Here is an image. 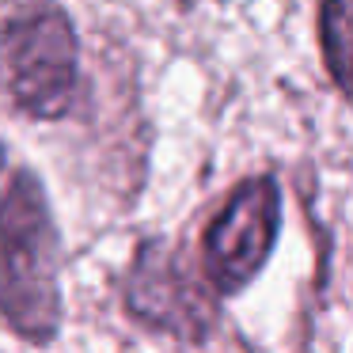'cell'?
I'll return each mask as SVG.
<instances>
[{
    "label": "cell",
    "mask_w": 353,
    "mask_h": 353,
    "mask_svg": "<svg viewBox=\"0 0 353 353\" xmlns=\"http://www.w3.org/2000/svg\"><path fill=\"white\" fill-rule=\"evenodd\" d=\"M61 254L46 194L31 171L0 201V315L16 334L46 342L61 323Z\"/></svg>",
    "instance_id": "cell-1"
},
{
    "label": "cell",
    "mask_w": 353,
    "mask_h": 353,
    "mask_svg": "<svg viewBox=\"0 0 353 353\" xmlns=\"http://www.w3.org/2000/svg\"><path fill=\"white\" fill-rule=\"evenodd\" d=\"M0 77L12 103L34 118H57L77 92V34L61 8H23L0 27Z\"/></svg>",
    "instance_id": "cell-2"
},
{
    "label": "cell",
    "mask_w": 353,
    "mask_h": 353,
    "mask_svg": "<svg viewBox=\"0 0 353 353\" xmlns=\"http://www.w3.org/2000/svg\"><path fill=\"white\" fill-rule=\"evenodd\" d=\"M281 228V190L274 179H251L228 198L201 239L205 277L216 292H236L259 274Z\"/></svg>",
    "instance_id": "cell-3"
},
{
    "label": "cell",
    "mask_w": 353,
    "mask_h": 353,
    "mask_svg": "<svg viewBox=\"0 0 353 353\" xmlns=\"http://www.w3.org/2000/svg\"><path fill=\"white\" fill-rule=\"evenodd\" d=\"M125 296H130L133 315L163 330H175L183 338H201L213 319V300L205 296V289L194 285L175 251L156 243L137 251L130 281H125Z\"/></svg>",
    "instance_id": "cell-4"
},
{
    "label": "cell",
    "mask_w": 353,
    "mask_h": 353,
    "mask_svg": "<svg viewBox=\"0 0 353 353\" xmlns=\"http://www.w3.org/2000/svg\"><path fill=\"white\" fill-rule=\"evenodd\" d=\"M319 42L327 54L330 77L353 99V0L327 4L319 12Z\"/></svg>",
    "instance_id": "cell-5"
}]
</instances>
